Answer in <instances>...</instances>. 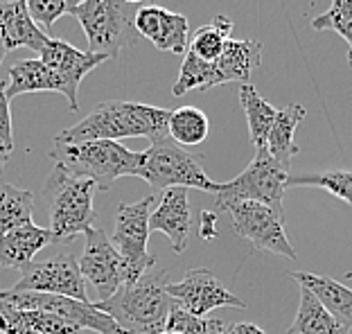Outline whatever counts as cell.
Returning a JSON list of instances; mask_svg holds the SVG:
<instances>
[{"mask_svg":"<svg viewBox=\"0 0 352 334\" xmlns=\"http://www.w3.org/2000/svg\"><path fill=\"white\" fill-rule=\"evenodd\" d=\"M223 210L233 219L235 233L249 240L253 249L271 251L285 260L298 258L285 233V212H278L260 201H235L223 205Z\"/></svg>","mask_w":352,"mask_h":334,"instance_id":"9","label":"cell"},{"mask_svg":"<svg viewBox=\"0 0 352 334\" xmlns=\"http://www.w3.org/2000/svg\"><path fill=\"white\" fill-rule=\"evenodd\" d=\"M294 186H309L321 188L325 192L334 194L341 201L352 205V170H323V172H307V174H289L287 188Z\"/></svg>","mask_w":352,"mask_h":334,"instance_id":"28","label":"cell"},{"mask_svg":"<svg viewBox=\"0 0 352 334\" xmlns=\"http://www.w3.org/2000/svg\"><path fill=\"white\" fill-rule=\"evenodd\" d=\"M214 89V77H212V61H201L195 54L186 52L183 54V63L179 70V77L172 86V95L181 98L190 91H210Z\"/></svg>","mask_w":352,"mask_h":334,"instance_id":"30","label":"cell"},{"mask_svg":"<svg viewBox=\"0 0 352 334\" xmlns=\"http://www.w3.org/2000/svg\"><path fill=\"white\" fill-rule=\"evenodd\" d=\"M260 63H262L260 41H253V38H242V41L228 38L219 59L212 61L214 86L233 84V82L249 84L253 70L260 68Z\"/></svg>","mask_w":352,"mask_h":334,"instance_id":"18","label":"cell"},{"mask_svg":"<svg viewBox=\"0 0 352 334\" xmlns=\"http://www.w3.org/2000/svg\"><path fill=\"white\" fill-rule=\"evenodd\" d=\"M289 334H348V330L321 305L314 293L300 287V303Z\"/></svg>","mask_w":352,"mask_h":334,"instance_id":"23","label":"cell"},{"mask_svg":"<svg viewBox=\"0 0 352 334\" xmlns=\"http://www.w3.org/2000/svg\"><path fill=\"white\" fill-rule=\"evenodd\" d=\"M156 203L154 197H145L135 203H120L116 210L113 235L109 237L113 249L122 256L129 269V282L156 267V256L147 249L149 242V214L151 205Z\"/></svg>","mask_w":352,"mask_h":334,"instance_id":"8","label":"cell"},{"mask_svg":"<svg viewBox=\"0 0 352 334\" xmlns=\"http://www.w3.org/2000/svg\"><path fill=\"white\" fill-rule=\"evenodd\" d=\"M292 278L300 287H305L307 291L314 293V296L321 300V305L343 325V328L346 330L352 328V289L350 287L332 280V278L316 276L309 271H296L292 274Z\"/></svg>","mask_w":352,"mask_h":334,"instance_id":"20","label":"cell"},{"mask_svg":"<svg viewBox=\"0 0 352 334\" xmlns=\"http://www.w3.org/2000/svg\"><path fill=\"white\" fill-rule=\"evenodd\" d=\"M0 334H38L34 330L25 328V325L16 323V321H10L7 316L0 314Z\"/></svg>","mask_w":352,"mask_h":334,"instance_id":"36","label":"cell"},{"mask_svg":"<svg viewBox=\"0 0 352 334\" xmlns=\"http://www.w3.org/2000/svg\"><path fill=\"white\" fill-rule=\"evenodd\" d=\"M23 3L28 7L32 21L47 34L61 16L73 14L75 7L82 5L84 0H23Z\"/></svg>","mask_w":352,"mask_h":334,"instance_id":"33","label":"cell"},{"mask_svg":"<svg viewBox=\"0 0 352 334\" xmlns=\"http://www.w3.org/2000/svg\"><path fill=\"white\" fill-rule=\"evenodd\" d=\"M235 23L228 19V16H214V19L208 23V25L199 27L195 34L190 36L188 43V52L195 54L197 59L201 61H214L219 59V54L223 52V45L233 34Z\"/></svg>","mask_w":352,"mask_h":334,"instance_id":"26","label":"cell"},{"mask_svg":"<svg viewBox=\"0 0 352 334\" xmlns=\"http://www.w3.org/2000/svg\"><path fill=\"white\" fill-rule=\"evenodd\" d=\"M0 314L7 316L10 321L25 325V328L34 330L38 334H82V330H77L75 325L61 321L59 316H54L50 312H41V309H19L10 303H5V300H0Z\"/></svg>","mask_w":352,"mask_h":334,"instance_id":"29","label":"cell"},{"mask_svg":"<svg viewBox=\"0 0 352 334\" xmlns=\"http://www.w3.org/2000/svg\"><path fill=\"white\" fill-rule=\"evenodd\" d=\"M158 334H179V332H172V330H163V332H158Z\"/></svg>","mask_w":352,"mask_h":334,"instance_id":"41","label":"cell"},{"mask_svg":"<svg viewBox=\"0 0 352 334\" xmlns=\"http://www.w3.org/2000/svg\"><path fill=\"white\" fill-rule=\"evenodd\" d=\"M223 334H267L262 328H258L255 323H233L228 328V332Z\"/></svg>","mask_w":352,"mask_h":334,"instance_id":"37","label":"cell"},{"mask_svg":"<svg viewBox=\"0 0 352 334\" xmlns=\"http://www.w3.org/2000/svg\"><path fill=\"white\" fill-rule=\"evenodd\" d=\"M348 66L352 68V52H348Z\"/></svg>","mask_w":352,"mask_h":334,"instance_id":"42","label":"cell"},{"mask_svg":"<svg viewBox=\"0 0 352 334\" xmlns=\"http://www.w3.org/2000/svg\"><path fill=\"white\" fill-rule=\"evenodd\" d=\"M133 27L138 36L161 52L186 54L190 43V23L183 14H176L158 5H142L135 10Z\"/></svg>","mask_w":352,"mask_h":334,"instance_id":"15","label":"cell"},{"mask_svg":"<svg viewBox=\"0 0 352 334\" xmlns=\"http://www.w3.org/2000/svg\"><path fill=\"white\" fill-rule=\"evenodd\" d=\"M12 100L7 98V79L0 82V140L5 145L14 147V138H12Z\"/></svg>","mask_w":352,"mask_h":334,"instance_id":"34","label":"cell"},{"mask_svg":"<svg viewBox=\"0 0 352 334\" xmlns=\"http://www.w3.org/2000/svg\"><path fill=\"white\" fill-rule=\"evenodd\" d=\"M5 54H7V50H5L3 41H0V66H3V61H5Z\"/></svg>","mask_w":352,"mask_h":334,"instance_id":"39","label":"cell"},{"mask_svg":"<svg viewBox=\"0 0 352 334\" xmlns=\"http://www.w3.org/2000/svg\"><path fill=\"white\" fill-rule=\"evenodd\" d=\"M165 330L179 332V334H223L226 325L219 319H210V316H195L181 307H174L170 316H167Z\"/></svg>","mask_w":352,"mask_h":334,"instance_id":"32","label":"cell"},{"mask_svg":"<svg viewBox=\"0 0 352 334\" xmlns=\"http://www.w3.org/2000/svg\"><path fill=\"white\" fill-rule=\"evenodd\" d=\"M214 221H217L214 212H210V210H204L201 212V228H199V235H201L204 240H214V237H217V230H214Z\"/></svg>","mask_w":352,"mask_h":334,"instance_id":"35","label":"cell"},{"mask_svg":"<svg viewBox=\"0 0 352 334\" xmlns=\"http://www.w3.org/2000/svg\"><path fill=\"white\" fill-rule=\"evenodd\" d=\"M95 192L98 186L91 179L54 165L43 186V199L50 212V233L57 237V244L70 242L95 228Z\"/></svg>","mask_w":352,"mask_h":334,"instance_id":"4","label":"cell"},{"mask_svg":"<svg viewBox=\"0 0 352 334\" xmlns=\"http://www.w3.org/2000/svg\"><path fill=\"white\" fill-rule=\"evenodd\" d=\"M124 3H126V5H133V7H135V5H140V3H145V0H124Z\"/></svg>","mask_w":352,"mask_h":334,"instance_id":"40","label":"cell"},{"mask_svg":"<svg viewBox=\"0 0 352 334\" xmlns=\"http://www.w3.org/2000/svg\"><path fill=\"white\" fill-rule=\"evenodd\" d=\"M289 174L292 170H287L276 158H271L267 147L260 145L253 161L246 165L242 174H237L228 183H217V190L212 192L214 205L223 208V205L235 201H260L278 212H285L283 199Z\"/></svg>","mask_w":352,"mask_h":334,"instance_id":"6","label":"cell"},{"mask_svg":"<svg viewBox=\"0 0 352 334\" xmlns=\"http://www.w3.org/2000/svg\"><path fill=\"white\" fill-rule=\"evenodd\" d=\"M140 179H145L151 188L163 190V192L170 188H197L206 192L217 190V183L204 172L197 156L186 152V147L176 145L170 136L151 140L147 152H142Z\"/></svg>","mask_w":352,"mask_h":334,"instance_id":"7","label":"cell"},{"mask_svg":"<svg viewBox=\"0 0 352 334\" xmlns=\"http://www.w3.org/2000/svg\"><path fill=\"white\" fill-rule=\"evenodd\" d=\"M0 300L10 303L19 309H41L59 316L61 321L75 325L77 330H93L98 334H124L118 328V323L95 307L91 300H75L54 293H36V291H12L0 289Z\"/></svg>","mask_w":352,"mask_h":334,"instance_id":"10","label":"cell"},{"mask_svg":"<svg viewBox=\"0 0 352 334\" xmlns=\"http://www.w3.org/2000/svg\"><path fill=\"white\" fill-rule=\"evenodd\" d=\"M38 59L63 82V86H66V91H68L66 100L73 111L79 109L77 91H79L82 79L91 73V70L102 66L104 61H109V57H104V54L84 52V50H79V47L66 43L63 38H50L43 50L38 52Z\"/></svg>","mask_w":352,"mask_h":334,"instance_id":"14","label":"cell"},{"mask_svg":"<svg viewBox=\"0 0 352 334\" xmlns=\"http://www.w3.org/2000/svg\"><path fill=\"white\" fill-rule=\"evenodd\" d=\"M0 41L7 52L19 47L41 52L50 36L32 21L23 0H0Z\"/></svg>","mask_w":352,"mask_h":334,"instance_id":"17","label":"cell"},{"mask_svg":"<svg viewBox=\"0 0 352 334\" xmlns=\"http://www.w3.org/2000/svg\"><path fill=\"white\" fill-rule=\"evenodd\" d=\"M135 10L138 7L126 5L124 0H84L70 16H75L84 30L88 52L104 54L111 61L138 43L140 36L133 27Z\"/></svg>","mask_w":352,"mask_h":334,"instance_id":"5","label":"cell"},{"mask_svg":"<svg viewBox=\"0 0 352 334\" xmlns=\"http://www.w3.org/2000/svg\"><path fill=\"white\" fill-rule=\"evenodd\" d=\"M50 158L70 174L91 179L98 190H109L122 177H140L142 170V152L126 149L113 140L61 142L54 138Z\"/></svg>","mask_w":352,"mask_h":334,"instance_id":"3","label":"cell"},{"mask_svg":"<svg viewBox=\"0 0 352 334\" xmlns=\"http://www.w3.org/2000/svg\"><path fill=\"white\" fill-rule=\"evenodd\" d=\"M210 122L208 115L197 107H179L170 111L167 120V136L181 147H197L208 138Z\"/></svg>","mask_w":352,"mask_h":334,"instance_id":"25","label":"cell"},{"mask_svg":"<svg viewBox=\"0 0 352 334\" xmlns=\"http://www.w3.org/2000/svg\"><path fill=\"white\" fill-rule=\"evenodd\" d=\"M311 30H330L350 45L352 52V0H330L327 12L311 21Z\"/></svg>","mask_w":352,"mask_h":334,"instance_id":"31","label":"cell"},{"mask_svg":"<svg viewBox=\"0 0 352 334\" xmlns=\"http://www.w3.org/2000/svg\"><path fill=\"white\" fill-rule=\"evenodd\" d=\"M346 278H352V271H348V274H346Z\"/></svg>","mask_w":352,"mask_h":334,"instance_id":"43","label":"cell"},{"mask_svg":"<svg viewBox=\"0 0 352 334\" xmlns=\"http://www.w3.org/2000/svg\"><path fill=\"white\" fill-rule=\"evenodd\" d=\"M50 244H57V237L34 221L14 228L0 237V269H23Z\"/></svg>","mask_w":352,"mask_h":334,"instance_id":"19","label":"cell"},{"mask_svg":"<svg viewBox=\"0 0 352 334\" xmlns=\"http://www.w3.org/2000/svg\"><path fill=\"white\" fill-rule=\"evenodd\" d=\"M12 152H14V147L5 145V142L0 140V177H3V172H5L7 163H10V156H12Z\"/></svg>","mask_w":352,"mask_h":334,"instance_id":"38","label":"cell"},{"mask_svg":"<svg viewBox=\"0 0 352 334\" xmlns=\"http://www.w3.org/2000/svg\"><path fill=\"white\" fill-rule=\"evenodd\" d=\"M170 109H158L140 102H102L75 126L63 129L57 140L61 142H86V140H113L124 138H149L158 140L167 136Z\"/></svg>","mask_w":352,"mask_h":334,"instance_id":"2","label":"cell"},{"mask_svg":"<svg viewBox=\"0 0 352 334\" xmlns=\"http://www.w3.org/2000/svg\"><path fill=\"white\" fill-rule=\"evenodd\" d=\"M12 291L54 293L75 300H88L86 280L79 271V262L70 253H59L47 260H32L21 269V278Z\"/></svg>","mask_w":352,"mask_h":334,"instance_id":"11","label":"cell"},{"mask_svg":"<svg viewBox=\"0 0 352 334\" xmlns=\"http://www.w3.org/2000/svg\"><path fill=\"white\" fill-rule=\"evenodd\" d=\"M239 104L244 109L251 142L255 147L264 145L267 133L271 131V126H274L278 109L274 104H269L253 84H242V89H239Z\"/></svg>","mask_w":352,"mask_h":334,"instance_id":"24","label":"cell"},{"mask_svg":"<svg viewBox=\"0 0 352 334\" xmlns=\"http://www.w3.org/2000/svg\"><path fill=\"white\" fill-rule=\"evenodd\" d=\"M38 91H54L63 98L68 95L63 82L45 66L41 59H25L14 63L7 75V98H16L23 93H38Z\"/></svg>","mask_w":352,"mask_h":334,"instance_id":"21","label":"cell"},{"mask_svg":"<svg viewBox=\"0 0 352 334\" xmlns=\"http://www.w3.org/2000/svg\"><path fill=\"white\" fill-rule=\"evenodd\" d=\"M84 251L79 258V271H82L84 280L93 285L98 300H107L129 282V269L122 256L113 249V244L107 237L102 228H91L84 235Z\"/></svg>","mask_w":352,"mask_h":334,"instance_id":"12","label":"cell"},{"mask_svg":"<svg viewBox=\"0 0 352 334\" xmlns=\"http://www.w3.org/2000/svg\"><path fill=\"white\" fill-rule=\"evenodd\" d=\"M165 269L156 265L138 280L124 282L111 298L93 305L109 314L124 334H158L165 330L172 309L179 307L165 289Z\"/></svg>","mask_w":352,"mask_h":334,"instance_id":"1","label":"cell"},{"mask_svg":"<svg viewBox=\"0 0 352 334\" xmlns=\"http://www.w3.org/2000/svg\"><path fill=\"white\" fill-rule=\"evenodd\" d=\"M167 293L176 305L195 316H206L219 307L246 309V303L219 282L210 269H190L179 282H167Z\"/></svg>","mask_w":352,"mask_h":334,"instance_id":"13","label":"cell"},{"mask_svg":"<svg viewBox=\"0 0 352 334\" xmlns=\"http://www.w3.org/2000/svg\"><path fill=\"white\" fill-rule=\"evenodd\" d=\"M305 118V109L300 104H289L285 109H278V115L274 120V126L267 133V140H264V147L271 154V158L292 170V158L298 154V145L294 142V133L298 129V124Z\"/></svg>","mask_w":352,"mask_h":334,"instance_id":"22","label":"cell"},{"mask_svg":"<svg viewBox=\"0 0 352 334\" xmlns=\"http://www.w3.org/2000/svg\"><path fill=\"white\" fill-rule=\"evenodd\" d=\"M190 226H192V214L188 203V190L186 188L165 190L163 197L151 208L149 233L158 230V233L167 235V240L172 244V251L183 253L188 249Z\"/></svg>","mask_w":352,"mask_h":334,"instance_id":"16","label":"cell"},{"mask_svg":"<svg viewBox=\"0 0 352 334\" xmlns=\"http://www.w3.org/2000/svg\"><path fill=\"white\" fill-rule=\"evenodd\" d=\"M32 214H34V194L10 183H0V237L23 224H30Z\"/></svg>","mask_w":352,"mask_h":334,"instance_id":"27","label":"cell"}]
</instances>
